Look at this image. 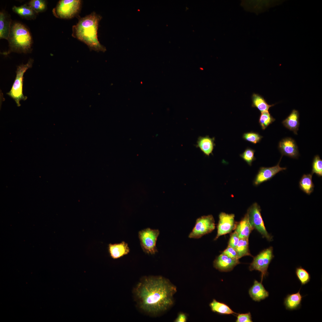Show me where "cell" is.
<instances>
[{
    "label": "cell",
    "mask_w": 322,
    "mask_h": 322,
    "mask_svg": "<svg viewBox=\"0 0 322 322\" xmlns=\"http://www.w3.org/2000/svg\"><path fill=\"white\" fill-rule=\"evenodd\" d=\"M176 287L161 276L143 278L134 290L140 308L146 313L156 315L164 312L173 305Z\"/></svg>",
    "instance_id": "6da1fadb"
},
{
    "label": "cell",
    "mask_w": 322,
    "mask_h": 322,
    "mask_svg": "<svg viewBox=\"0 0 322 322\" xmlns=\"http://www.w3.org/2000/svg\"><path fill=\"white\" fill-rule=\"evenodd\" d=\"M101 17L95 12L79 19L72 27V36L86 44L91 50L104 52L105 47L101 44L97 30Z\"/></svg>",
    "instance_id": "7a4b0ae2"
},
{
    "label": "cell",
    "mask_w": 322,
    "mask_h": 322,
    "mask_svg": "<svg viewBox=\"0 0 322 322\" xmlns=\"http://www.w3.org/2000/svg\"><path fill=\"white\" fill-rule=\"evenodd\" d=\"M7 40L8 49L1 53L2 54L7 55L12 52L27 54L32 52V36L28 28L21 23L12 21Z\"/></svg>",
    "instance_id": "3957f363"
},
{
    "label": "cell",
    "mask_w": 322,
    "mask_h": 322,
    "mask_svg": "<svg viewBox=\"0 0 322 322\" xmlns=\"http://www.w3.org/2000/svg\"><path fill=\"white\" fill-rule=\"evenodd\" d=\"M82 4V1L80 0H60L53 9L52 12L57 18L70 19L79 13Z\"/></svg>",
    "instance_id": "277c9868"
},
{
    "label": "cell",
    "mask_w": 322,
    "mask_h": 322,
    "mask_svg": "<svg viewBox=\"0 0 322 322\" xmlns=\"http://www.w3.org/2000/svg\"><path fill=\"white\" fill-rule=\"evenodd\" d=\"M33 62V59L30 58L26 64L18 66L14 82L10 91L7 93L15 100L18 106H20V100H24L27 98L23 93V77L26 70L32 67Z\"/></svg>",
    "instance_id": "5b68a950"
},
{
    "label": "cell",
    "mask_w": 322,
    "mask_h": 322,
    "mask_svg": "<svg viewBox=\"0 0 322 322\" xmlns=\"http://www.w3.org/2000/svg\"><path fill=\"white\" fill-rule=\"evenodd\" d=\"M272 247L265 249L255 257L249 267L250 271L258 270L261 273V282L264 277L267 274V269L274 257Z\"/></svg>",
    "instance_id": "8992f818"
},
{
    "label": "cell",
    "mask_w": 322,
    "mask_h": 322,
    "mask_svg": "<svg viewBox=\"0 0 322 322\" xmlns=\"http://www.w3.org/2000/svg\"><path fill=\"white\" fill-rule=\"evenodd\" d=\"M260 206L256 203L253 204L248 209V214L249 222L254 229L256 230L268 241H271L273 236L267 231L262 219Z\"/></svg>",
    "instance_id": "52a82bcc"
},
{
    "label": "cell",
    "mask_w": 322,
    "mask_h": 322,
    "mask_svg": "<svg viewBox=\"0 0 322 322\" xmlns=\"http://www.w3.org/2000/svg\"><path fill=\"white\" fill-rule=\"evenodd\" d=\"M160 234L157 229L147 228L138 232V237L141 247L145 253L154 254L157 252L156 243Z\"/></svg>",
    "instance_id": "ba28073f"
},
{
    "label": "cell",
    "mask_w": 322,
    "mask_h": 322,
    "mask_svg": "<svg viewBox=\"0 0 322 322\" xmlns=\"http://www.w3.org/2000/svg\"><path fill=\"white\" fill-rule=\"evenodd\" d=\"M215 227L214 219L212 215L202 216L197 219L195 226L188 237L193 239L200 238L211 232Z\"/></svg>",
    "instance_id": "9c48e42d"
},
{
    "label": "cell",
    "mask_w": 322,
    "mask_h": 322,
    "mask_svg": "<svg viewBox=\"0 0 322 322\" xmlns=\"http://www.w3.org/2000/svg\"><path fill=\"white\" fill-rule=\"evenodd\" d=\"M234 214L221 213L219 216L217 235L214 239L216 240L221 236L230 233L235 229L236 224L234 220Z\"/></svg>",
    "instance_id": "30bf717a"
},
{
    "label": "cell",
    "mask_w": 322,
    "mask_h": 322,
    "mask_svg": "<svg viewBox=\"0 0 322 322\" xmlns=\"http://www.w3.org/2000/svg\"><path fill=\"white\" fill-rule=\"evenodd\" d=\"M282 157L278 163L275 166L271 167L260 168L254 181V184L258 185L268 180L273 177L276 174L283 170L286 168H282L279 166V163Z\"/></svg>",
    "instance_id": "8fae6325"
},
{
    "label": "cell",
    "mask_w": 322,
    "mask_h": 322,
    "mask_svg": "<svg viewBox=\"0 0 322 322\" xmlns=\"http://www.w3.org/2000/svg\"><path fill=\"white\" fill-rule=\"evenodd\" d=\"M240 262L239 260L233 259L223 253L214 260V266L219 271L227 272L232 270Z\"/></svg>",
    "instance_id": "7c38bea8"
},
{
    "label": "cell",
    "mask_w": 322,
    "mask_h": 322,
    "mask_svg": "<svg viewBox=\"0 0 322 322\" xmlns=\"http://www.w3.org/2000/svg\"><path fill=\"white\" fill-rule=\"evenodd\" d=\"M279 148L282 155L295 158L298 155L297 146L295 141L291 138H286L281 141Z\"/></svg>",
    "instance_id": "4fadbf2b"
},
{
    "label": "cell",
    "mask_w": 322,
    "mask_h": 322,
    "mask_svg": "<svg viewBox=\"0 0 322 322\" xmlns=\"http://www.w3.org/2000/svg\"><path fill=\"white\" fill-rule=\"evenodd\" d=\"M10 16L4 10L0 12V39L7 40L12 22Z\"/></svg>",
    "instance_id": "5bb4252c"
},
{
    "label": "cell",
    "mask_w": 322,
    "mask_h": 322,
    "mask_svg": "<svg viewBox=\"0 0 322 322\" xmlns=\"http://www.w3.org/2000/svg\"><path fill=\"white\" fill-rule=\"evenodd\" d=\"M108 250L111 257L115 259L127 254L130 252V249L127 243L123 241L119 243L109 244Z\"/></svg>",
    "instance_id": "9a60e30c"
},
{
    "label": "cell",
    "mask_w": 322,
    "mask_h": 322,
    "mask_svg": "<svg viewBox=\"0 0 322 322\" xmlns=\"http://www.w3.org/2000/svg\"><path fill=\"white\" fill-rule=\"evenodd\" d=\"M249 294L253 300L260 301L268 297L269 293L264 288L261 282L255 280L249 290Z\"/></svg>",
    "instance_id": "2e32d148"
},
{
    "label": "cell",
    "mask_w": 322,
    "mask_h": 322,
    "mask_svg": "<svg viewBox=\"0 0 322 322\" xmlns=\"http://www.w3.org/2000/svg\"><path fill=\"white\" fill-rule=\"evenodd\" d=\"M214 137L210 138L208 136L199 137L197 141L196 147L206 155L209 156L212 154L215 146Z\"/></svg>",
    "instance_id": "e0dca14e"
},
{
    "label": "cell",
    "mask_w": 322,
    "mask_h": 322,
    "mask_svg": "<svg viewBox=\"0 0 322 322\" xmlns=\"http://www.w3.org/2000/svg\"><path fill=\"white\" fill-rule=\"evenodd\" d=\"M253 229L249 222L247 213L239 222L236 224L235 231L237 233L239 239L249 238V235Z\"/></svg>",
    "instance_id": "ac0fdd59"
},
{
    "label": "cell",
    "mask_w": 322,
    "mask_h": 322,
    "mask_svg": "<svg viewBox=\"0 0 322 322\" xmlns=\"http://www.w3.org/2000/svg\"><path fill=\"white\" fill-rule=\"evenodd\" d=\"M12 9L21 18L28 20L35 19L38 14L32 7L26 4L19 6H14Z\"/></svg>",
    "instance_id": "d6986e66"
},
{
    "label": "cell",
    "mask_w": 322,
    "mask_h": 322,
    "mask_svg": "<svg viewBox=\"0 0 322 322\" xmlns=\"http://www.w3.org/2000/svg\"><path fill=\"white\" fill-rule=\"evenodd\" d=\"M283 125L290 130L297 134L299 125V113L293 109L288 117L282 122Z\"/></svg>",
    "instance_id": "ffe728a7"
},
{
    "label": "cell",
    "mask_w": 322,
    "mask_h": 322,
    "mask_svg": "<svg viewBox=\"0 0 322 322\" xmlns=\"http://www.w3.org/2000/svg\"><path fill=\"white\" fill-rule=\"evenodd\" d=\"M302 297L300 290L296 293L287 295L284 302L286 309L293 310L298 308L301 306Z\"/></svg>",
    "instance_id": "44dd1931"
},
{
    "label": "cell",
    "mask_w": 322,
    "mask_h": 322,
    "mask_svg": "<svg viewBox=\"0 0 322 322\" xmlns=\"http://www.w3.org/2000/svg\"><path fill=\"white\" fill-rule=\"evenodd\" d=\"M251 99L252 106L256 108L261 112L269 111V108L275 105L268 104L264 97L258 94L253 93Z\"/></svg>",
    "instance_id": "7402d4cb"
},
{
    "label": "cell",
    "mask_w": 322,
    "mask_h": 322,
    "mask_svg": "<svg viewBox=\"0 0 322 322\" xmlns=\"http://www.w3.org/2000/svg\"><path fill=\"white\" fill-rule=\"evenodd\" d=\"M312 174H304L299 183L300 189L308 195H310L314 190V185L312 181Z\"/></svg>",
    "instance_id": "603a6c76"
},
{
    "label": "cell",
    "mask_w": 322,
    "mask_h": 322,
    "mask_svg": "<svg viewBox=\"0 0 322 322\" xmlns=\"http://www.w3.org/2000/svg\"><path fill=\"white\" fill-rule=\"evenodd\" d=\"M210 306L212 311L219 314H232L235 313L227 305L213 299L210 304Z\"/></svg>",
    "instance_id": "cb8c5ba5"
},
{
    "label": "cell",
    "mask_w": 322,
    "mask_h": 322,
    "mask_svg": "<svg viewBox=\"0 0 322 322\" xmlns=\"http://www.w3.org/2000/svg\"><path fill=\"white\" fill-rule=\"evenodd\" d=\"M248 241V238L239 239V243L234 249L237 253L239 259L245 256H252L249 250Z\"/></svg>",
    "instance_id": "d4e9b609"
},
{
    "label": "cell",
    "mask_w": 322,
    "mask_h": 322,
    "mask_svg": "<svg viewBox=\"0 0 322 322\" xmlns=\"http://www.w3.org/2000/svg\"><path fill=\"white\" fill-rule=\"evenodd\" d=\"M275 120V119L271 115L269 111H264L261 112L259 123L261 129L264 130Z\"/></svg>",
    "instance_id": "484cf974"
},
{
    "label": "cell",
    "mask_w": 322,
    "mask_h": 322,
    "mask_svg": "<svg viewBox=\"0 0 322 322\" xmlns=\"http://www.w3.org/2000/svg\"><path fill=\"white\" fill-rule=\"evenodd\" d=\"M27 4L38 13L45 11L47 8V1L44 0H31Z\"/></svg>",
    "instance_id": "4316f807"
},
{
    "label": "cell",
    "mask_w": 322,
    "mask_h": 322,
    "mask_svg": "<svg viewBox=\"0 0 322 322\" xmlns=\"http://www.w3.org/2000/svg\"><path fill=\"white\" fill-rule=\"evenodd\" d=\"M295 273L302 285H305L310 281V276L309 273L302 267H300L296 268Z\"/></svg>",
    "instance_id": "83f0119b"
},
{
    "label": "cell",
    "mask_w": 322,
    "mask_h": 322,
    "mask_svg": "<svg viewBox=\"0 0 322 322\" xmlns=\"http://www.w3.org/2000/svg\"><path fill=\"white\" fill-rule=\"evenodd\" d=\"M314 173L319 177L322 176V160L318 155L315 157L312 162V174Z\"/></svg>",
    "instance_id": "f1b7e54d"
},
{
    "label": "cell",
    "mask_w": 322,
    "mask_h": 322,
    "mask_svg": "<svg viewBox=\"0 0 322 322\" xmlns=\"http://www.w3.org/2000/svg\"><path fill=\"white\" fill-rule=\"evenodd\" d=\"M262 137L258 133L253 131L244 133L242 136L244 140L254 144L259 142Z\"/></svg>",
    "instance_id": "f546056e"
},
{
    "label": "cell",
    "mask_w": 322,
    "mask_h": 322,
    "mask_svg": "<svg viewBox=\"0 0 322 322\" xmlns=\"http://www.w3.org/2000/svg\"><path fill=\"white\" fill-rule=\"evenodd\" d=\"M255 151L250 148H247L240 156L250 165H251L252 162L256 159L254 156Z\"/></svg>",
    "instance_id": "4dcf8cb0"
},
{
    "label": "cell",
    "mask_w": 322,
    "mask_h": 322,
    "mask_svg": "<svg viewBox=\"0 0 322 322\" xmlns=\"http://www.w3.org/2000/svg\"><path fill=\"white\" fill-rule=\"evenodd\" d=\"M234 259L239 260L237 253L235 249L229 246L222 253Z\"/></svg>",
    "instance_id": "1f68e13d"
},
{
    "label": "cell",
    "mask_w": 322,
    "mask_h": 322,
    "mask_svg": "<svg viewBox=\"0 0 322 322\" xmlns=\"http://www.w3.org/2000/svg\"><path fill=\"white\" fill-rule=\"evenodd\" d=\"M239 238L237 232L235 231L231 235L228 243V245L235 249L238 244Z\"/></svg>",
    "instance_id": "d6a6232c"
},
{
    "label": "cell",
    "mask_w": 322,
    "mask_h": 322,
    "mask_svg": "<svg viewBox=\"0 0 322 322\" xmlns=\"http://www.w3.org/2000/svg\"><path fill=\"white\" fill-rule=\"evenodd\" d=\"M236 322H252L251 315L250 312L239 314L237 317Z\"/></svg>",
    "instance_id": "836d02e7"
},
{
    "label": "cell",
    "mask_w": 322,
    "mask_h": 322,
    "mask_svg": "<svg viewBox=\"0 0 322 322\" xmlns=\"http://www.w3.org/2000/svg\"><path fill=\"white\" fill-rule=\"evenodd\" d=\"M187 320V317L184 313H179L175 322H185Z\"/></svg>",
    "instance_id": "e575fe53"
}]
</instances>
